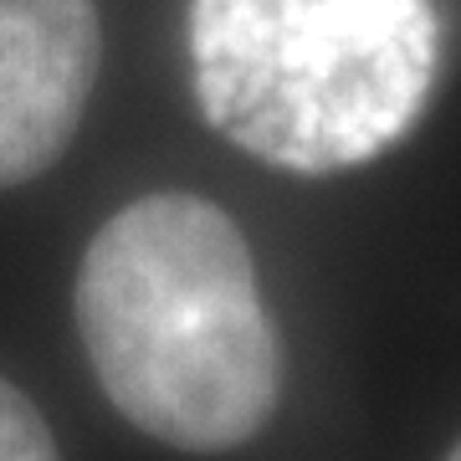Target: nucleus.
I'll list each match as a JSON object with an SVG mask.
<instances>
[{
  "label": "nucleus",
  "instance_id": "nucleus-4",
  "mask_svg": "<svg viewBox=\"0 0 461 461\" xmlns=\"http://www.w3.org/2000/svg\"><path fill=\"white\" fill-rule=\"evenodd\" d=\"M0 461H62L41 411L11 379H0Z\"/></svg>",
  "mask_w": 461,
  "mask_h": 461
},
{
  "label": "nucleus",
  "instance_id": "nucleus-2",
  "mask_svg": "<svg viewBox=\"0 0 461 461\" xmlns=\"http://www.w3.org/2000/svg\"><path fill=\"white\" fill-rule=\"evenodd\" d=\"M441 57L430 0H190L205 123L287 175H339L426 113Z\"/></svg>",
  "mask_w": 461,
  "mask_h": 461
},
{
  "label": "nucleus",
  "instance_id": "nucleus-1",
  "mask_svg": "<svg viewBox=\"0 0 461 461\" xmlns=\"http://www.w3.org/2000/svg\"><path fill=\"white\" fill-rule=\"evenodd\" d=\"M77 333L123 420L180 451H230L277 411L282 348L241 226L159 190L87 241Z\"/></svg>",
  "mask_w": 461,
  "mask_h": 461
},
{
  "label": "nucleus",
  "instance_id": "nucleus-5",
  "mask_svg": "<svg viewBox=\"0 0 461 461\" xmlns=\"http://www.w3.org/2000/svg\"><path fill=\"white\" fill-rule=\"evenodd\" d=\"M446 461H461V441H456V446H451V456H446Z\"/></svg>",
  "mask_w": 461,
  "mask_h": 461
},
{
  "label": "nucleus",
  "instance_id": "nucleus-3",
  "mask_svg": "<svg viewBox=\"0 0 461 461\" xmlns=\"http://www.w3.org/2000/svg\"><path fill=\"white\" fill-rule=\"evenodd\" d=\"M98 62L93 0H0V190L47 175L67 154Z\"/></svg>",
  "mask_w": 461,
  "mask_h": 461
}]
</instances>
